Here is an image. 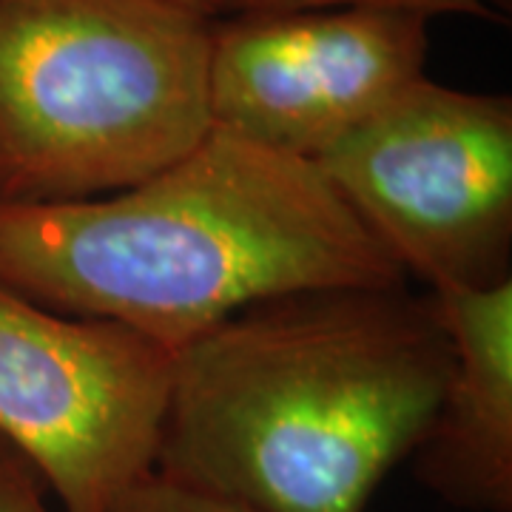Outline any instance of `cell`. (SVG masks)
<instances>
[{"label":"cell","mask_w":512,"mask_h":512,"mask_svg":"<svg viewBox=\"0 0 512 512\" xmlns=\"http://www.w3.org/2000/svg\"><path fill=\"white\" fill-rule=\"evenodd\" d=\"M450 367L436 299L407 285L256 302L174 350L154 473L254 512H365Z\"/></svg>","instance_id":"6da1fadb"},{"label":"cell","mask_w":512,"mask_h":512,"mask_svg":"<svg viewBox=\"0 0 512 512\" xmlns=\"http://www.w3.org/2000/svg\"><path fill=\"white\" fill-rule=\"evenodd\" d=\"M0 285L177 350L265 299L407 274L319 165L211 126L109 197L0 200Z\"/></svg>","instance_id":"7a4b0ae2"},{"label":"cell","mask_w":512,"mask_h":512,"mask_svg":"<svg viewBox=\"0 0 512 512\" xmlns=\"http://www.w3.org/2000/svg\"><path fill=\"white\" fill-rule=\"evenodd\" d=\"M211 32L177 0H0V200H92L185 157Z\"/></svg>","instance_id":"3957f363"},{"label":"cell","mask_w":512,"mask_h":512,"mask_svg":"<svg viewBox=\"0 0 512 512\" xmlns=\"http://www.w3.org/2000/svg\"><path fill=\"white\" fill-rule=\"evenodd\" d=\"M313 163L430 293L512 282V103L407 86Z\"/></svg>","instance_id":"277c9868"},{"label":"cell","mask_w":512,"mask_h":512,"mask_svg":"<svg viewBox=\"0 0 512 512\" xmlns=\"http://www.w3.org/2000/svg\"><path fill=\"white\" fill-rule=\"evenodd\" d=\"M174 350L0 285V439L63 512H114L154 473Z\"/></svg>","instance_id":"5b68a950"},{"label":"cell","mask_w":512,"mask_h":512,"mask_svg":"<svg viewBox=\"0 0 512 512\" xmlns=\"http://www.w3.org/2000/svg\"><path fill=\"white\" fill-rule=\"evenodd\" d=\"M427 20L382 9L237 12L214 20L211 126L316 160L424 77Z\"/></svg>","instance_id":"8992f818"},{"label":"cell","mask_w":512,"mask_h":512,"mask_svg":"<svg viewBox=\"0 0 512 512\" xmlns=\"http://www.w3.org/2000/svg\"><path fill=\"white\" fill-rule=\"evenodd\" d=\"M430 296L453 342V367L433 424L413 453L416 476L453 507L510 512L512 282Z\"/></svg>","instance_id":"52a82bcc"},{"label":"cell","mask_w":512,"mask_h":512,"mask_svg":"<svg viewBox=\"0 0 512 512\" xmlns=\"http://www.w3.org/2000/svg\"><path fill=\"white\" fill-rule=\"evenodd\" d=\"M302 9H382L430 20L436 15H473L493 18L484 0H239L237 12L265 15V12H302ZM234 12V15H237Z\"/></svg>","instance_id":"ba28073f"},{"label":"cell","mask_w":512,"mask_h":512,"mask_svg":"<svg viewBox=\"0 0 512 512\" xmlns=\"http://www.w3.org/2000/svg\"><path fill=\"white\" fill-rule=\"evenodd\" d=\"M114 512H254L228 504L211 495L194 493L188 487H180L168 478L151 473L143 478L131 493L120 501V507Z\"/></svg>","instance_id":"9c48e42d"},{"label":"cell","mask_w":512,"mask_h":512,"mask_svg":"<svg viewBox=\"0 0 512 512\" xmlns=\"http://www.w3.org/2000/svg\"><path fill=\"white\" fill-rule=\"evenodd\" d=\"M0 512H52L35 470L0 439Z\"/></svg>","instance_id":"30bf717a"},{"label":"cell","mask_w":512,"mask_h":512,"mask_svg":"<svg viewBox=\"0 0 512 512\" xmlns=\"http://www.w3.org/2000/svg\"><path fill=\"white\" fill-rule=\"evenodd\" d=\"M177 3H183V6H188V9H194V12H200V15L211 20L228 18V15L237 12L239 6V0H177Z\"/></svg>","instance_id":"8fae6325"}]
</instances>
